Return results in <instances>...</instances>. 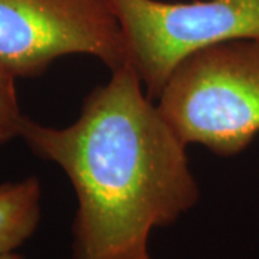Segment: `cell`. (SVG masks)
Returning a JSON list of instances; mask_svg holds the SVG:
<instances>
[{
	"instance_id": "6da1fadb",
	"label": "cell",
	"mask_w": 259,
	"mask_h": 259,
	"mask_svg": "<svg viewBox=\"0 0 259 259\" xmlns=\"http://www.w3.org/2000/svg\"><path fill=\"white\" fill-rule=\"evenodd\" d=\"M143 88L125 64L85 98L71 125L23 120L20 137L74 186L72 259H150L151 232L199 202L186 144Z\"/></svg>"
},
{
	"instance_id": "7a4b0ae2",
	"label": "cell",
	"mask_w": 259,
	"mask_h": 259,
	"mask_svg": "<svg viewBox=\"0 0 259 259\" xmlns=\"http://www.w3.org/2000/svg\"><path fill=\"white\" fill-rule=\"evenodd\" d=\"M157 107L186 146L239 154L259 134V40L190 54L168 76Z\"/></svg>"
},
{
	"instance_id": "3957f363",
	"label": "cell",
	"mask_w": 259,
	"mask_h": 259,
	"mask_svg": "<svg viewBox=\"0 0 259 259\" xmlns=\"http://www.w3.org/2000/svg\"><path fill=\"white\" fill-rule=\"evenodd\" d=\"M110 2L128 64L153 101L190 54L232 40H259V0Z\"/></svg>"
},
{
	"instance_id": "277c9868",
	"label": "cell",
	"mask_w": 259,
	"mask_h": 259,
	"mask_svg": "<svg viewBox=\"0 0 259 259\" xmlns=\"http://www.w3.org/2000/svg\"><path fill=\"white\" fill-rule=\"evenodd\" d=\"M72 54L95 56L111 71L128 64L110 0H0V66L15 78L42 74Z\"/></svg>"
},
{
	"instance_id": "5b68a950",
	"label": "cell",
	"mask_w": 259,
	"mask_h": 259,
	"mask_svg": "<svg viewBox=\"0 0 259 259\" xmlns=\"http://www.w3.org/2000/svg\"><path fill=\"white\" fill-rule=\"evenodd\" d=\"M40 194L35 176L0 185V255L15 252L36 232Z\"/></svg>"
},
{
	"instance_id": "8992f818",
	"label": "cell",
	"mask_w": 259,
	"mask_h": 259,
	"mask_svg": "<svg viewBox=\"0 0 259 259\" xmlns=\"http://www.w3.org/2000/svg\"><path fill=\"white\" fill-rule=\"evenodd\" d=\"M15 76L0 66V146L20 137L25 115L20 111Z\"/></svg>"
},
{
	"instance_id": "52a82bcc",
	"label": "cell",
	"mask_w": 259,
	"mask_h": 259,
	"mask_svg": "<svg viewBox=\"0 0 259 259\" xmlns=\"http://www.w3.org/2000/svg\"><path fill=\"white\" fill-rule=\"evenodd\" d=\"M0 259H25L23 256H20L16 252H10V253H6V255H0Z\"/></svg>"
},
{
	"instance_id": "ba28073f",
	"label": "cell",
	"mask_w": 259,
	"mask_h": 259,
	"mask_svg": "<svg viewBox=\"0 0 259 259\" xmlns=\"http://www.w3.org/2000/svg\"><path fill=\"white\" fill-rule=\"evenodd\" d=\"M150 259H151V258H150Z\"/></svg>"
}]
</instances>
